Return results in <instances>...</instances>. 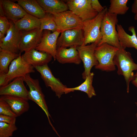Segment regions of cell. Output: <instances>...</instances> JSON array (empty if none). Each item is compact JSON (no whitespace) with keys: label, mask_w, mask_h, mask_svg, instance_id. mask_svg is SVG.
<instances>
[{"label":"cell","mask_w":137,"mask_h":137,"mask_svg":"<svg viewBox=\"0 0 137 137\" xmlns=\"http://www.w3.org/2000/svg\"><path fill=\"white\" fill-rule=\"evenodd\" d=\"M113 62L117 67L118 74L123 76L124 78L128 93L130 83L135 78L133 71L137 70V64L134 62L130 53L121 46L114 56Z\"/></svg>","instance_id":"cell-1"},{"label":"cell","mask_w":137,"mask_h":137,"mask_svg":"<svg viewBox=\"0 0 137 137\" xmlns=\"http://www.w3.org/2000/svg\"><path fill=\"white\" fill-rule=\"evenodd\" d=\"M117 16L109 13L108 10L105 13L100 28L102 38L97 46L106 43L118 48L120 47L116 29L118 22Z\"/></svg>","instance_id":"cell-2"},{"label":"cell","mask_w":137,"mask_h":137,"mask_svg":"<svg viewBox=\"0 0 137 137\" xmlns=\"http://www.w3.org/2000/svg\"><path fill=\"white\" fill-rule=\"evenodd\" d=\"M118 49L106 43L97 46L95 50L94 55L98 64L95 66V68L107 72L115 70L113 59Z\"/></svg>","instance_id":"cell-3"},{"label":"cell","mask_w":137,"mask_h":137,"mask_svg":"<svg viewBox=\"0 0 137 137\" xmlns=\"http://www.w3.org/2000/svg\"><path fill=\"white\" fill-rule=\"evenodd\" d=\"M107 7L94 18L83 22L84 41L82 45L96 42H100L102 38L100 28L104 14L108 10Z\"/></svg>","instance_id":"cell-4"},{"label":"cell","mask_w":137,"mask_h":137,"mask_svg":"<svg viewBox=\"0 0 137 137\" xmlns=\"http://www.w3.org/2000/svg\"><path fill=\"white\" fill-rule=\"evenodd\" d=\"M24 80L28 86V98L37 104L45 112L49 119L50 116L38 79L32 78L30 74L23 77Z\"/></svg>","instance_id":"cell-5"},{"label":"cell","mask_w":137,"mask_h":137,"mask_svg":"<svg viewBox=\"0 0 137 137\" xmlns=\"http://www.w3.org/2000/svg\"><path fill=\"white\" fill-rule=\"evenodd\" d=\"M52 15L57 26V31L60 33L70 29H82L83 22L70 10Z\"/></svg>","instance_id":"cell-6"},{"label":"cell","mask_w":137,"mask_h":137,"mask_svg":"<svg viewBox=\"0 0 137 137\" xmlns=\"http://www.w3.org/2000/svg\"><path fill=\"white\" fill-rule=\"evenodd\" d=\"M99 43V42H96L90 45L76 47L80 59L83 64L84 70L82 76L84 80L91 73L92 67L98 64L95 57L94 53L95 48Z\"/></svg>","instance_id":"cell-7"},{"label":"cell","mask_w":137,"mask_h":137,"mask_svg":"<svg viewBox=\"0 0 137 137\" xmlns=\"http://www.w3.org/2000/svg\"><path fill=\"white\" fill-rule=\"evenodd\" d=\"M66 2L69 10L83 22L94 18L98 13L92 8L91 0H68Z\"/></svg>","instance_id":"cell-8"},{"label":"cell","mask_w":137,"mask_h":137,"mask_svg":"<svg viewBox=\"0 0 137 137\" xmlns=\"http://www.w3.org/2000/svg\"><path fill=\"white\" fill-rule=\"evenodd\" d=\"M34 67L40 74L46 86L50 87L58 98L65 93V89L67 87L54 76L48 64Z\"/></svg>","instance_id":"cell-9"},{"label":"cell","mask_w":137,"mask_h":137,"mask_svg":"<svg viewBox=\"0 0 137 137\" xmlns=\"http://www.w3.org/2000/svg\"><path fill=\"white\" fill-rule=\"evenodd\" d=\"M10 21V27L5 37L0 41V49L19 54L22 31L16 27L13 22Z\"/></svg>","instance_id":"cell-10"},{"label":"cell","mask_w":137,"mask_h":137,"mask_svg":"<svg viewBox=\"0 0 137 137\" xmlns=\"http://www.w3.org/2000/svg\"><path fill=\"white\" fill-rule=\"evenodd\" d=\"M58 38L57 48L60 47L66 48L82 45L84 38L83 30L76 28L67 30L61 32Z\"/></svg>","instance_id":"cell-11"},{"label":"cell","mask_w":137,"mask_h":137,"mask_svg":"<svg viewBox=\"0 0 137 137\" xmlns=\"http://www.w3.org/2000/svg\"><path fill=\"white\" fill-rule=\"evenodd\" d=\"M34 67L29 64L23 59L20 53L19 56L13 60L10 64L6 73L7 83L15 78L24 77L25 75L35 72Z\"/></svg>","instance_id":"cell-12"},{"label":"cell","mask_w":137,"mask_h":137,"mask_svg":"<svg viewBox=\"0 0 137 137\" xmlns=\"http://www.w3.org/2000/svg\"><path fill=\"white\" fill-rule=\"evenodd\" d=\"M60 33L57 31L51 33L49 30H44L41 41L35 49L50 54L55 60L57 41Z\"/></svg>","instance_id":"cell-13"},{"label":"cell","mask_w":137,"mask_h":137,"mask_svg":"<svg viewBox=\"0 0 137 137\" xmlns=\"http://www.w3.org/2000/svg\"><path fill=\"white\" fill-rule=\"evenodd\" d=\"M22 31L20 53L25 52L35 49L41 41L43 31L39 28Z\"/></svg>","instance_id":"cell-14"},{"label":"cell","mask_w":137,"mask_h":137,"mask_svg":"<svg viewBox=\"0 0 137 137\" xmlns=\"http://www.w3.org/2000/svg\"><path fill=\"white\" fill-rule=\"evenodd\" d=\"M23 78H16L8 84L0 88V95H11L28 98V91L25 86Z\"/></svg>","instance_id":"cell-15"},{"label":"cell","mask_w":137,"mask_h":137,"mask_svg":"<svg viewBox=\"0 0 137 137\" xmlns=\"http://www.w3.org/2000/svg\"><path fill=\"white\" fill-rule=\"evenodd\" d=\"M21 56L26 62L34 67L48 64L53 58L50 54L35 49L25 52Z\"/></svg>","instance_id":"cell-16"},{"label":"cell","mask_w":137,"mask_h":137,"mask_svg":"<svg viewBox=\"0 0 137 137\" xmlns=\"http://www.w3.org/2000/svg\"><path fill=\"white\" fill-rule=\"evenodd\" d=\"M76 46H73L68 48L62 47H57L56 60L61 64L73 63L79 64L81 62Z\"/></svg>","instance_id":"cell-17"},{"label":"cell","mask_w":137,"mask_h":137,"mask_svg":"<svg viewBox=\"0 0 137 137\" xmlns=\"http://www.w3.org/2000/svg\"><path fill=\"white\" fill-rule=\"evenodd\" d=\"M5 16L10 21L15 22L22 18L27 13L18 3L9 0H0Z\"/></svg>","instance_id":"cell-18"},{"label":"cell","mask_w":137,"mask_h":137,"mask_svg":"<svg viewBox=\"0 0 137 137\" xmlns=\"http://www.w3.org/2000/svg\"><path fill=\"white\" fill-rule=\"evenodd\" d=\"M116 29L120 46L125 49L134 48L137 50V37L134 27L131 26L128 28V30L132 33L131 35L126 32L121 24H117Z\"/></svg>","instance_id":"cell-19"},{"label":"cell","mask_w":137,"mask_h":137,"mask_svg":"<svg viewBox=\"0 0 137 137\" xmlns=\"http://www.w3.org/2000/svg\"><path fill=\"white\" fill-rule=\"evenodd\" d=\"M0 99L9 104L17 116L27 111L29 108V99L27 98L14 96L3 95L1 96Z\"/></svg>","instance_id":"cell-20"},{"label":"cell","mask_w":137,"mask_h":137,"mask_svg":"<svg viewBox=\"0 0 137 137\" xmlns=\"http://www.w3.org/2000/svg\"><path fill=\"white\" fill-rule=\"evenodd\" d=\"M46 13L57 14L69 10L66 4L61 0H37Z\"/></svg>","instance_id":"cell-21"},{"label":"cell","mask_w":137,"mask_h":137,"mask_svg":"<svg viewBox=\"0 0 137 137\" xmlns=\"http://www.w3.org/2000/svg\"><path fill=\"white\" fill-rule=\"evenodd\" d=\"M18 3L28 14L39 19L43 18L46 13L37 0H17Z\"/></svg>","instance_id":"cell-22"},{"label":"cell","mask_w":137,"mask_h":137,"mask_svg":"<svg viewBox=\"0 0 137 137\" xmlns=\"http://www.w3.org/2000/svg\"><path fill=\"white\" fill-rule=\"evenodd\" d=\"M14 22L16 27L22 31L40 28L41 26L40 19L27 13L20 19Z\"/></svg>","instance_id":"cell-23"},{"label":"cell","mask_w":137,"mask_h":137,"mask_svg":"<svg viewBox=\"0 0 137 137\" xmlns=\"http://www.w3.org/2000/svg\"><path fill=\"white\" fill-rule=\"evenodd\" d=\"M94 75L93 72H91L86 77L84 81L79 85L73 88H66L64 94H66L75 91H79L86 93L90 98L96 96L95 92L92 85Z\"/></svg>","instance_id":"cell-24"},{"label":"cell","mask_w":137,"mask_h":137,"mask_svg":"<svg viewBox=\"0 0 137 137\" xmlns=\"http://www.w3.org/2000/svg\"><path fill=\"white\" fill-rule=\"evenodd\" d=\"M20 54L0 49V73H7L9 66L13 60L19 56Z\"/></svg>","instance_id":"cell-25"},{"label":"cell","mask_w":137,"mask_h":137,"mask_svg":"<svg viewBox=\"0 0 137 137\" xmlns=\"http://www.w3.org/2000/svg\"><path fill=\"white\" fill-rule=\"evenodd\" d=\"M128 1V0H110L108 12L117 15L125 14L129 8L127 6Z\"/></svg>","instance_id":"cell-26"},{"label":"cell","mask_w":137,"mask_h":137,"mask_svg":"<svg viewBox=\"0 0 137 137\" xmlns=\"http://www.w3.org/2000/svg\"><path fill=\"white\" fill-rule=\"evenodd\" d=\"M41 22L40 29L50 30L52 32L57 31V27L52 14L46 13L44 17L40 19Z\"/></svg>","instance_id":"cell-27"},{"label":"cell","mask_w":137,"mask_h":137,"mask_svg":"<svg viewBox=\"0 0 137 137\" xmlns=\"http://www.w3.org/2000/svg\"><path fill=\"white\" fill-rule=\"evenodd\" d=\"M17 129L15 124H9L0 122V137H11Z\"/></svg>","instance_id":"cell-28"},{"label":"cell","mask_w":137,"mask_h":137,"mask_svg":"<svg viewBox=\"0 0 137 137\" xmlns=\"http://www.w3.org/2000/svg\"><path fill=\"white\" fill-rule=\"evenodd\" d=\"M0 114L16 117L17 116L13 112L9 104L5 101L0 99Z\"/></svg>","instance_id":"cell-29"},{"label":"cell","mask_w":137,"mask_h":137,"mask_svg":"<svg viewBox=\"0 0 137 137\" xmlns=\"http://www.w3.org/2000/svg\"><path fill=\"white\" fill-rule=\"evenodd\" d=\"M10 26V22L5 16H0V32L5 35Z\"/></svg>","instance_id":"cell-30"},{"label":"cell","mask_w":137,"mask_h":137,"mask_svg":"<svg viewBox=\"0 0 137 137\" xmlns=\"http://www.w3.org/2000/svg\"><path fill=\"white\" fill-rule=\"evenodd\" d=\"M16 117L0 114V122L9 124H15Z\"/></svg>","instance_id":"cell-31"},{"label":"cell","mask_w":137,"mask_h":137,"mask_svg":"<svg viewBox=\"0 0 137 137\" xmlns=\"http://www.w3.org/2000/svg\"><path fill=\"white\" fill-rule=\"evenodd\" d=\"M91 4L93 8L98 13L103 11L106 7L102 6L98 0H91Z\"/></svg>","instance_id":"cell-32"},{"label":"cell","mask_w":137,"mask_h":137,"mask_svg":"<svg viewBox=\"0 0 137 137\" xmlns=\"http://www.w3.org/2000/svg\"><path fill=\"white\" fill-rule=\"evenodd\" d=\"M7 84L6 73H0V87Z\"/></svg>","instance_id":"cell-33"},{"label":"cell","mask_w":137,"mask_h":137,"mask_svg":"<svg viewBox=\"0 0 137 137\" xmlns=\"http://www.w3.org/2000/svg\"><path fill=\"white\" fill-rule=\"evenodd\" d=\"M131 11L135 14L137 13V0L134 1L131 6Z\"/></svg>","instance_id":"cell-34"},{"label":"cell","mask_w":137,"mask_h":137,"mask_svg":"<svg viewBox=\"0 0 137 137\" xmlns=\"http://www.w3.org/2000/svg\"><path fill=\"white\" fill-rule=\"evenodd\" d=\"M134 79L131 82L132 84L137 88V72L134 74Z\"/></svg>","instance_id":"cell-35"},{"label":"cell","mask_w":137,"mask_h":137,"mask_svg":"<svg viewBox=\"0 0 137 137\" xmlns=\"http://www.w3.org/2000/svg\"><path fill=\"white\" fill-rule=\"evenodd\" d=\"M0 16H5L4 9L1 4H0Z\"/></svg>","instance_id":"cell-36"},{"label":"cell","mask_w":137,"mask_h":137,"mask_svg":"<svg viewBox=\"0 0 137 137\" xmlns=\"http://www.w3.org/2000/svg\"><path fill=\"white\" fill-rule=\"evenodd\" d=\"M5 36V34L0 32V41L3 39Z\"/></svg>","instance_id":"cell-37"},{"label":"cell","mask_w":137,"mask_h":137,"mask_svg":"<svg viewBox=\"0 0 137 137\" xmlns=\"http://www.w3.org/2000/svg\"><path fill=\"white\" fill-rule=\"evenodd\" d=\"M134 18L135 20L137 21V13L135 14Z\"/></svg>","instance_id":"cell-38"},{"label":"cell","mask_w":137,"mask_h":137,"mask_svg":"<svg viewBox=\"0 0 137 137\" xmlns=\"http://www.w3.org/2000/svg\"><path fill=\"white\" fill-rule=\"evenodd\" d=\"M135 104L136 106H137V101L135 102ZM136 117L137 119V113L136 114Z\"/></svg>","instance_id":"cell-39"},{"label":"cell","mask_w":137,"mask_h":137,"mask_svg":"<svg viewBox=\"0 0 137 137\" xmlns=\"http://www.w3.org/2000/svg\"></svg>","instance_id":"cell-40"}]
</instances>
